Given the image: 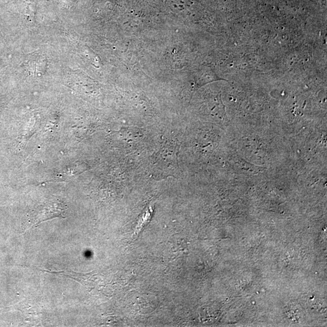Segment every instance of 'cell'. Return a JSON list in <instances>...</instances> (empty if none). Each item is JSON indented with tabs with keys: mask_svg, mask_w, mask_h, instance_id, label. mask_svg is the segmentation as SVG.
<instances>
[{
	"mask_svg": "<svg viewBox=\"0 0 327 327\" xmlns=\"http://www.w3.org/2000/svg\"><path fill=\"white\" fill-rule=\"evenodd\" d=\"M65 207L58 201H51L41 205L32 212L29 221L28 229L36 228L44 221L53 218H64Z\"/></svg>",
	"mask_w": 327,
	"mask_h": 327,
	"instance_id": "1",
	"label": "cell"
},
{
	"mask_svg": "<svg viewBox=\"0 0 327 327\" xmlns=\"http://www.w3.org/2000/svg\"><path fill=\"white\" fill-rule=\"evenodd\" d=\"M27 64H28L29 70L32 72V74L42 75V73L45 71L47 61L41 55L32 56V57L30 58L27 62Z\"/></svg>",
	"mask_w": 327,
	"mask_h": 327,
	"instance_id": "2",
	"label": "cell"
}]
</instances>
